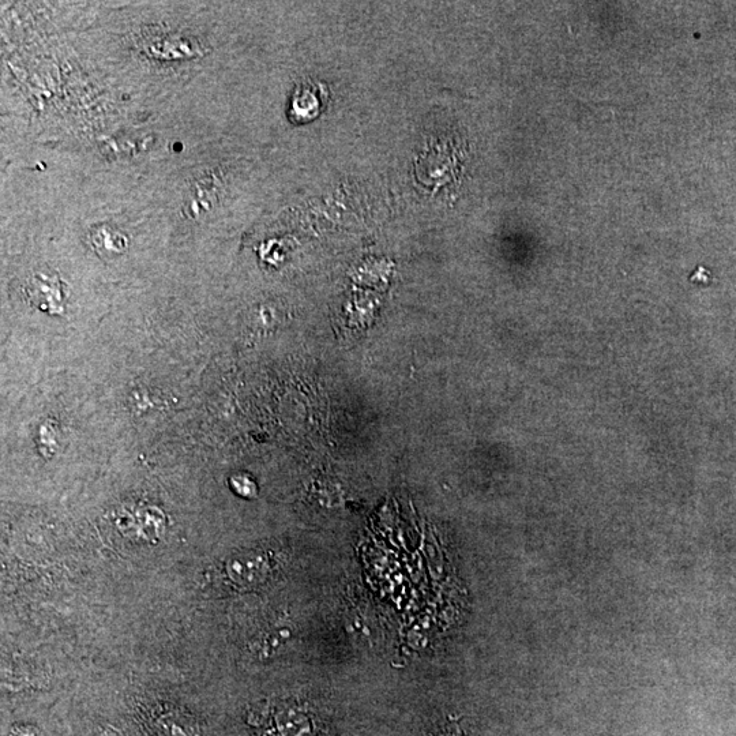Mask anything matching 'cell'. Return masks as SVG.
Segmentation results:
<instances>
[{"mask_svg":"<svg viewBox=\"0 0 736 736\" xmlns=\"http://www.w3.org/2000/svg\"><path fill=\"white\" fill-rule=\"evenodd\" d=\"M26 294L37 309L50 314L63 313L62 283L51 274L37 273L30 279Z\"/></svg>","mask_w":736,"mask_h":736,"instance_id":"obj_1","label":"cell"},{"mask_svg":"<svg viewBox=\"0 0 736 736\" xmlns=\"http://www.w3.org/2000/svg\"><path fill=\"white\" fill-rule=\"evenodd\" d=\"M95 249L100 254H119L127 249L126 239L122 234L112 231L110 228H101L92 236Z\"/></svg>","mask_w":736,"mask_h":736,"instance_id":"obj_2","label":"cell"},{"mask_svg":"<svg viewBox=\"0 0 736 736\" xmlns=\"http://www.w3.org/2000/svg\"><path fill=\"white\" fill-rule=\"evenodd\" d=\"M266 570L265 563H242L238 559H234L228 563V572L231 574L232 580L239 584H249V582H259L262 580Z\"/></svg>","mask_w":736,"mask_h":736,"instance_id":"obj_3","label":"cell"}]
</instances>
